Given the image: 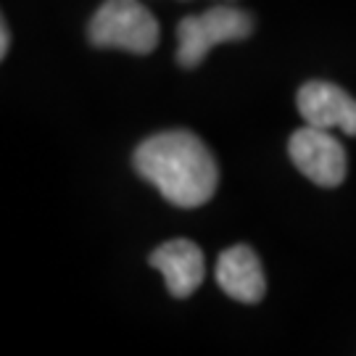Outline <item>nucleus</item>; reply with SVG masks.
Instances as JSON below:
<instances>
[{"label": "nucleus", "instance_id": "obj_7", "mask_svg": "<svg viewBox=\"0 0 356 356\" xmlns=\"http://www.w3.org/2000/svg\"><path fill=\"white\" fill-rule=\"evenodd\" d=\"M216 285L238 304H259L267 296V277L251 245L238 243L216 259Z\"/></svg>", "mask_w": 356, "mask_h": 356}, {"label": "nucleus", "instance_id": "obj_3", "mask_svg": "<svg viewBox=\"0 0 356 356\" xmlns=\"http://www.w3.org/2000/svg\"><path fill=\"white\" fill-rule=\"evenodd\" d=\"M254 32V19L235 6H214L177 24V64L195 69L219 42H238Z\"/></svg>", "mask_w": 356, "mask_h": 356}, {"label": "nucleus", "instance_id": "obj_2", "mask_svg": "<svg viewBox=\"0 0 356 356\" xmlns=\"http://www.w3.org/2000/svg\"><path fill=\"white\" fill-rule=\"evenodd\" d=\"M161 26L138 0H106L92 13L88 40L95 48H114L135 56H148L159 45Z\"/></svg>", "mask_w": 356, "mask_h": 356}, {"label": "nucleus", "instance_id": "obj_1", "mask_svg": "<svg viewBox=\"0 0 356 356\" xmlns=\"http://www.w3.org/2000/svg\"><path fill=\"white\" fill-rule=\"evenodd\" d=\"M132 166L169 204L198 209L211 201L219 185V166L206 143L188 129H166L135 148Z\"/></svg>", "mask_w": 356, "mask_h": 356}, {"label": "nucleus", "instance_id": "obj_4", "mask_svg": "<svg viewBox=\"0 0 356 356\" xmlns=\"http://www.w3.org/2000/svg\"><path fill=\"white\" fill-rule=\"evenodd\" d=\"M288 153L296 169L319 188H338L348 172V156L330 129L306 127L296 129L288 140Z\"/></svg>", "mask_w": 356, "mask_h": 356}, {"label": "nucleus", "instance_id": "obj_8", "mask_svg": "<svg viewBox=\"0 0 356 356\" xmlns=\"http://www.w3.org/2000/svg\"><path fill=\"white\" fill-rule=\"evenodd\" d=\"M6 53H8V24L3 22L0 24V58H6Z\"/></svg>", "mask_w": 356, "mask_h": 356}, {"label": "nucleus", "instance_id": "obj_6", "mask_svg": "<svg viewBox=\"0 0 356 356\" xmlns=\"http://www.w3.org/2000/svg\"><path fill=\"white\" fill-rule=\"evenodd\" d=\"M151 267L164 275L166 291L175 298H191L206 277L204 251L188 238L161 243L151 254Z\"/></svg>", "mask_w": 356, "mask_h": 356}, {"label": "nucleus", "instance_id": "obj_5", "mask_svg": "<svg viewBox=\"0 0 356 356\" xmlns=\"http://www.w3.org/2000/svg\"><path fill=\"white\" fill-rule=\"evenodd\" d=\"M298 114L306 124L319 129H343L346 135L356 138V98H351L343 88L312 79L298 90Z\"/></svg>", "mask_w": 356, "mask_h": 356}]
</instances>
